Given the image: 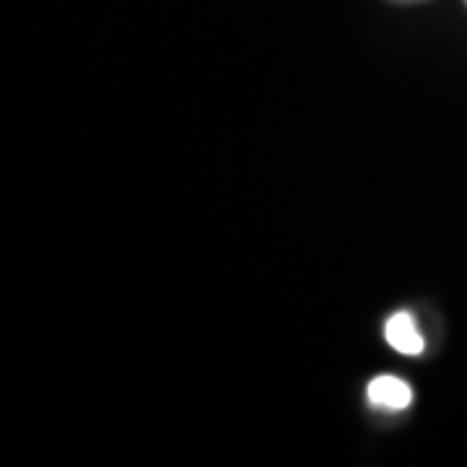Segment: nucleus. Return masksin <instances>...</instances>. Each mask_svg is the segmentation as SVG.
Here are the masks:
<instances>
[{
    "label": "nucleus",
    "instance_id": "nucleus-2",
    "mask_svg": "<svg viewBox=\"0 0 467 467\" xmlns=\"http://www.w3.org/2000/svg\"><path fill=\"white\" fill-rule=\"evenodd\" d=\"M384 337H387V343L392 348L398 350V353H405V356H418V353H423V348H426L416 319L410 317L408 312H395L392 317L387 319Z\"/></svg>",
    "mask_w": 467,
    "mask_h": 467
},
{
    "label": "nucleus",
    "instance_id": "nucleus-4",
    "mask_svg": "<svg viewBox=\"0 0 467 467\" xmlns=\"http://www.w3.org/2000/svg\"><path fill=\"white\" fill-rule=\"evenodd\" d=\"M465 3H467V0H465Z\"/></svg>",
    "mask_w": 467,
    "mask_h": 467
},
{
    "label": "nucleus",
    "instance_id": "nucleus-1",
    "mask_svg": "<svg viewBox=\"0 0 467 467\" xmlns=\"http://www.w3.org/2000/svg\"><path fill=\"white\" fill-rule=\"evenodd\" d=\"M368 400L384 410H405L413 402V389L400 377L382 374L368 382Z\"/></svg>",
    "mask_w": 467,
    "mask_h": 467
},
{
    "label": "nucleus",
    "instance_id": "nucleus-3",
    "mask_svg": "<svg viewBox=\"0 0 467 467\" xmlns=\"http://www.w3.org/2000/svg\"><path fill=\"white\" fill-rule=\"evenodd\" d=\"M395 3H423V0H395Z\"/></svg>",
    "mask_w": 467,
    "mask_h": 467
}]
</instances>
